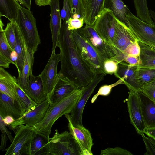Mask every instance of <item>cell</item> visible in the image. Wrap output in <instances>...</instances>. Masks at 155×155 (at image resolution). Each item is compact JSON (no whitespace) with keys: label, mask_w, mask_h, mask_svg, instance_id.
I'll return each mask as SVG.
<instances>
[{"label":"cell","mask_w":155,"mask_h":155,"mask_svg":"<svg viewBox=\"0 0 155 155\" xmlns=\"http://www.w3.org/2000/svg\"><path fill=\"white\" fill-rule=\"evenodd\" d=\"M57 47L60 49L61 62L58 73L68 78L79 89H83L92 81L95 75L79 53L65 20L62 24Z\"/></svg>","instance_id":"obj_1"},{"label":"cell","mask_w":155,"mask_h":155,"mask_svg":"<svg viewBox=\"0 0 155 155\" xmlns=\"http://www.w3.org/2000/svg\"><path fill=\"white\" fill-rule=\"evenodd\" d=\"M82 91L83 89H77L59 101L50 103L43 119L34 127L37 132L50 138L51 128L54 122L63 115L72 112L80 98Z\"/></svg>","instance_id":"obj_2"},{"label":"cell","mask_w":155,"mask_h":155,"mask_svg":"<svg viewBox=\"0 0 155 155\" xmlns=\"http://www.w3.org/2000/svg\"><path fill=\"white\" fill-rule=\"evenodd\" d=\"M71 33L79 53L92 72L95 75L105 74L104 61L87 38L83 28L71 30Z\"/></svg>","instance_id":"obj_3"},{"label":"cell","mask_w":155,"mask_h":155,"mask_svg":"<svg viewBox=\"0 0 155 155\" xmlns=\"http://www.w3.org/2000/svg\"><path fill=\"white\" fill-rule=\"evenodd\" d=\"M15 21L20 28L28 49L35 53L41 43V40L36 20L31 11L21 6Z\"/></svg>","instance_id":"obj_4"},{"label":"cell","mask_w":155,"mask_h":155,"mask_svg":"<svg viewBox=\"0 0 155 155\" xmlns=\"http://www.w3.org/2000/svg\"><path fill=\"white\" fill-rule=\"evenodd\" d=\"M81 155L79 146L71 134L57 130L49 142V155Z\"/></svg>","instance_id":"obj_5"},{"label":"cell","mask_w":155,"mask_h":155,"mask_svg":"<svg viewBox=\"0 0 155 155\" xmlns=\"http://www.w3.org/2000/svg\"><path fill=\"white\" fill-rule=\"evenodd\" d=\"M15 135L10 145L6 148L5 155H30L31 141L37 133L34 127L22 126L14 130Z\"/></svg>","instance_id":"obj_6"},{"label":"cell","mask_w":155,"mask_h":155,"mask_svg":"<svg viewBox=\"0 0 155 155\" xmlns=\"http://www.w3.org/2000/svg\"><path fill=\"white\" fill-rule=\"evenodd\" d=\"M126 16L128 27L137 41L155 48V24L144 22L131 12Z\"/></svg>","instance_id":"obj_7"},{"label":"cell","mask_w":155,"mask_h":155,"mask_svg":"<svg viewBox=\"0 0 155 155\" xmlns=\"http://www.w3.org/2000/svg\"><path fill=\"white\" fill-rule=\"evenodd\" d=\"M83 28L87 38L104 61L107 59H115L121 53L102 38L93 26L86 25Z\"/></svg>","instance_id":"obj_8"},{"label":"cell","mask_w":155,"mask_h":155,"mask_svg":"<svg viewBox=\"0 0 155 155\" xmlns=\"http://www.w3.org/2000/svg\"><path fill=\"white\" fill-rule=\"evenodd\" d=\"M60 61V54H56L55 50H52L47 64L40 74L45 92L48 98L52 94L58 81L59 74L57 71V66Z\"/></svg>","instance_id":"obj_9"},{"label":"cell","mask_w":155,"mask_h":155,"mask_svg":"<svg viewBox=\"0 0 155 155\" xmlns=\"http://www.w3.org/2000/svg\"><path fill=\"white\" fill-rule=\"evenodd\" d=\"M64 116L68 121L69 132L78 144L81 155H92L91 149L94 143L90 131L83 125L74 126L69 114Z\"/></svg>","instance_id":"obj_10"},{"label":"cell","mask_w":155,"mask_h":155,"mask_svg":"<svg viewBox=\"0 0 155 155\" xmlns=\"http://www.w3.org/2000/svg\"><path fill=\"white\" fill-rule=\"evenodd\" d=\"M115 23V17L111 11L104 8L93 26L98 35L107 43L113 46Z\"/></svg>","instance_id":"obj_11"},{"label":"cell","mask_w":155,"mask_h":155,"mask_svg":"<svg viewBox=\"0 0 155 155\" xmlns=\"http://www.w3.org/2000/svg\"><path fill=\"white\" fill-rule=\"evenodd\" d=\"M106 75L105 74L95 75L92 81L83 89L80 98L70 113L71 120L74 126L83 125L82 114L85 105L96 87L104 80Z\"/></svg>","instance_id":"obj_12"},{"label":"cell","mask_w":155,"mask_h":155,"mask_svg":"<svg viewBox=\"0 0 155 155\" xmlns=\"http://www.w3.org/2000/svg\"><path fill=\"white\" fill-rule=\"evenodd\" d=\"M127 99L128 110L131 124L137 133H144L146 127L142 115L140 102L138 92L129 89Z\"/></svg>","instance_id":"obj_13"},{"label":"cell","mask_w":155,"mask_h":155,"mask_svg":"<svg viewBox=\"0 0 155 155\" xmlns=\"http://www.w3.org/2000/svg\"><path fill=\"white\" fill-rule=\"evenodd\" d=\"M50 104L49 100L48 98L38 104L34 109L24 114L21 118L15 120L9 128L14 130L16 127L18 126L35 127L43 119Z\"/></svg>","instance_id":"obj_14"},{"label":"cell","mask_w":155,"mask_h":155,"mask_svg":"<svg viewBox=\"0 0 155 155\" xmlns=\"http://www.w3.org/2000/svg\"><path fill=\"white\" fill-rule=\"evenodd\" d=\"M115 32L113 45L122 52L137 39L130 29L115 17Z\"/></svg>","instance_id":"obj_15"},{"label":"cell","mask_w":155,"mask_h":155,"mask_svg":"<svg viewBox=\"0 0 155 155\" xmlns=\"http://www.w3.org/2000/svg\"><path fill=\"white\" fill-rule=\"evenodd\" d=\"M137 68V65L130 64L122 61L118 64L117 71L114 74L117 78L123 80V84L129 89L140 92L141 87L136 80Z\"/></svg>","instance_id":"obj_16"},{"label":"cell","mask_w":155,"mask_h":155,"mask_svg":"<svg viewBox=\"0 0 155 155\" xmlns=\"http://www.w3.org/2000/svg\"><path fill=\"white\" fill-rule=\"evenodd\" d=\"M58 74L56 85L52 94L48 98L51 103L59 101L78 89L77 86L68 78L61 73Z\"/></svg>","instance_id":"obj_17"},{"label":"cell","mask_w":155,"mask_h":155,"mask_svg":"<svg viewBox=\"0 0 155 155\" xmlns=\"http://www.w3.org/2000/svg\"><path fill=\"white\" fill-rule=\"evenodd\" d=\"M36 104H38L48 98L45 94L40 75L34 76L32 73L27 88L23 90Z\"/></svg>","instance_id":"obj_18"},{"label":"cell","mask_w":155,"mask_h":155,"mask_svg":"<svg viewBox=\"0 0 155 155\" xmlns=\"http://www.w3.org/2000/svg\"><path fill=\"white\" fill-rule=\"evenodd\" d=\"M49 5L50 7L49 25L52 36V50H55L57 47L58 38L62 25L59 0H52Z\"/></svg>","instance_id":"obj_19"},{"label":"cell","mask_w":155,"mask_h":155,"mask_svg":"<svg viewBox=\"0 0 155 155\" xmlns=\"http://www.w3.org/2000/svg\"><path fill=\"white\" fill-rule=\"evenodd\" d=\"M105 0H87L84 5V22L93 26L104 8Z\"/></svg>","instance_id":"obj_20"},{"label":"cell","mask_w":155,"mask_h":155,"mask_svg":"<svg viewBox=\"0 0 155 155\" xmlns=\"http://www.w3.org/2000/svg\"><path fill=\"white\" fill-rule=\"evenodd\" d=\"M7 115L16 120L21 117L23 114L15 100L0 92V116L4 118Z\"/></svg>","instance_id":"obj_21"},{"label":"cell","mask_w":155,"mask_h":155,"mask_svg":"<svg viewBox=\"0 0 155 155\" xmlns=\"http://www.w3.org/2000/svg\"><path fill=\"white\" fill-rule=\"evenodd\" d=\"M142 115L147 128L155 127V102L141 92H138Z\"/></svg>","instance_id":"obj_22"},{"label":"cell","mask_w":155,"mask_h":155,"mask_svg":"<svg viewBox=\"0 0 155 155\" xmlns=\"http://www.w3.org/2000/svg\"><path fill=\"white\" fill-rule=\"evenodd\" d=\"M17 79L9 73L0 67V92L5 94L16 101V87Z\"/></svg>","instance_id":"obj_23"},{"label":"cell","mask_w":155,"mask_h":155,"mask_svg":"<svg viewBox=\"0 0 155 155\" xmlns=\"http://www.w3.org/2000/svg\"><path fill=\"white\" fill-rule=\"evenodd\" d=\"M15 28L16 36L14 49V51L16 54L15 66L18 70L19 76L21 74L23 69L25 48L27 46L20 28L16 21Z\"/></svg>","instance_id":"obj_24"},{"label":"cell","mask_w":155,"mask_h":155,"mask_svg":"<svg viewBox=\"0 0 155 155\" xmlns=\"http://www.w3.org/2000/svg\"><path fill=\"white\" fill-rule=\"evenodd\" d=\"M35 53L30 51L27 47L25 48L24 66L21 74L18 76V84L23 89L27 87L30 75L32 73L33 66L34 63Z\"/></svg>","instance_id":"obj_25"},{"label":"cell","mask_w":155,"mask_h":155,"mask_svg":"<svg viewBox=\"0 0 155 155\" xmlns=\"http://www.w3.org/2000/svg\"><path fill=\"white\" fill-rule=\"evenodd\" d=\"M104 8L110 10L117 18L129 27L126 15L131 12L122 0H105Z\"/></svg>","instance_id":"obj_26"},{"label":"cell","mask_w":155,"mask_h":155,"mask_svg":"<svg viewBox=\"0 0 155 155\" xmlns=\"http://www.w3.org/2000/svg\"><path fill=\"white\" fill-rule=\"evenodd\" d=\"M50 139L37 132L31 142L30 155H49Z\"/></svg>","instance_id":"obj_27"},{"label":"cell","mask_w":155,"mask_h":155,"mask_svg":"<svg viewBox=\"0 0 155 155\" xmlns=\"http://www.w3.org/2000/svg\"><path fill=\"white\" fill-rule=\"evenodd\" d=\"M140 48V57L141 64L139 68H155V48L138 41Z\"/></svg>","instance_id":"obj_28"},{"label":"cell","mask_w":155,"mask_h":155,"mask_svg":"<svg viewBox=\"0 0 155 155\" xmlns=\"http://www.w3.org/2000/svg\"><path fill=\"white\" fill-rule=\"evenodd\" d=\"M16 0H0V16H4L10 21H15L21 6Z\"/></svg>","instance_id":"obj_29"},{"label":"cell","mask_w":155,"mask_h":155,"mask_svg":"<svg viewBox=\"0 0 155 155\" xmlns=\"http://www.w3.org/2000/svg\"><path fill=\"white\" fill-rule=\"evenodd\" d=\"M17 98L16 101L23 115L34 109L38 105L24 92L18 84L16 87Z\"/></svg>","instance_id":"obj_30"},{"label":"cell","mask_w":155,"mask_h":155,"mask_svg":"<svg viewBox=\"0 0 155 155\" xmlns=\"http://www.w3.org/2000/svg\"><path fill=\"white\" fill-rule=\"evenodd\" d=\"M136 80L141 88L144 85L155 82V68L138 67Z\"/></svg>","instance_id":"obj_31"},{"label":"cell","mask_w":155,"mask_h":155,"mask_svg":"<svg viewBox=\"0 0 155 155\" xmlns=\"http://www.w3.org/2000/svg\"><path fill=\"white\" fill-rule=\"evenodd\" d=\"M134 1L137 17L147 23L154 25L148 8L147 0H134Z\"/></svg>","instance_id":"obj_32"},{"label":"cell","mask_w":155,"mask_h":155,"mask_svg":"<svg viewBox=\"0 0 155 155\" xmlns=\"http://www.w3.org/2000/svg\"><path fill=\"white\" fill-rule=\"evenodd\" d=\"M0 52L13 61L12 54L15 51L7 40L4 32V29L0 30Z\"/></svg>","instance_id":"obj_33"},{"label":"cell","mask_w":155,"mask_h":155,"mask_svg":"<svg viewBox=\"0 0 155 155\" xmlns=\"http://www.w3.org/2000/svg\"><path fill=\"white\" fill-rule=\"evenodd\" d=\"M15 21H10L4 29L6 37L11 47L14 51L16 41L15 25Z\"/></svg>","instance_id":"obj_34"},{"label":"cell","mask_w":155,"mask_h":155,"mask_svg":"<svg viewBox=\"0 0 155 155\" xmlns=\"http://www.w3.org/2000/svg\"><path fill=\"white\" fill-rule=\"evenodd\" d=\"M69 7L71 17L75 13L79 14L84 18V5L82 0H67Z\"/></svg>","instance_id":"obj_35"},{"label":"cell","mask_w":155,"mask_h":155,"mask_svg":"<svg viewBox=\"0 0 155 155\" xmlns=\"http://www.w3.org/2000/svg\"><path fill=\"white\" fill-rule=\"evenodd\" d=\"M123 83V80L121 79H119V80L113 84L109 85H105L101 86L97 92L92 97L91 101V103H94L99 96H106L108 95L110 93L113 88L119 84Z\"/></svg>","instance_id":"obj_36"},{"label":"cell","mask_w":155,"mask_h":155,"mask_svg":"<svg viewBox=\"0 0 155 155\" xmlns=\"http://www.w3.org/2000/svg\"><path fill=\"white\" fill-rule=\"evenodd\" d=\"M141 135L146 149L145 155H155V138L149 134L147 135L148 136L147 137L144 133Z\"/></svg>","instance_id":"obj_37"},{"label":"cell","mask_w":155,"mask_h":155,"mask_svg":"<svg viewBox=\"0 0 155 155\" xmlns=\"http://www.w3.org/2000/svg\"><path fill=\"white\" fill-rule=\"evenodd\" d=\"M118 64L116 61L112 58L105 60L103 64L105 74H115L118 69Z\"/></svg>","instance_id":"obj_38"},{"label":"cell","mask_w":155,"mask_h":155,"mask_svg":"<svg viewBox=\"0 0 155 155\" xmlns=\"http://www.w3.org/2000/svg\"><path fill=\"white\" fill-rule=\"evenodd\" d=\"M101 155H133L130 151L120 147H108L101 151Z\"/></svg>","instance_id":"obj_39"},{"label":"cell","mask_w":155,"mask_h":155,"mask_svg":"<svg viewBox=\"0 0 155 155\" xmlns=\"http://www.w3.org/2000/svg\"><path fill=\"white\" fill-rule=\"evenodd\" d=\"M65 20L67 29L71 31L81 28L84 23V18L75 19L70 17Z\"/></svg>","instance_id":"obj_40"},{"label":"cell","mask_w":155,"mask_h":155,"mask_svg":"<svg viewBox=\"0 0 155 155\" xmlns=\"http://www.w3.org/2000/svg\"><path fill=\"white\" fill-rule=\"evenodd\" d=\"M140 92L155 102V84L154 82L143 86Z\"/></svg>","instance_id":"obj_41"},{"label":"cell","mask_w":155,"mask_h":155,"mask_svg":"<svg viewBox=\"0 0 155 155\" xmlns=\"http://www.w3.org/2000/svg\"><path fill=\"white\" fill-rule=\"evenodd\" d=\"M140 50V48L137 40L130 45L122 53L125 55L139 56Z\"/></svg>","instance_id":"obj_42"},{"label":"cell","mask_w":155,"mask_h":155,"mask_svg":"<svg viewBox=\"0 0 155 155\" xmlns=\"http://www.w3.org/2000/svg\"><path fill=\"white\" fill-rule=\"evenodd\" d=\"M124 61L127 63L132 65H138L141 64L140 55L137 56L125 55Z\"/></svg>","instance_id":"obj_43"},{"label":"cell","mask_w":155,"mask_h":155,"mask_svg":"<svg viewBox=\"0 0 155 155\" xmlns=\"http://www.w3.org/2000/svg\"><path fill=\"white\" fill-rule=\"evenodd\" d=\"M11 63L15 66V63L14 61L10 60L0 52V67L4 68H9Z\"/></svg>","instance_id":"obj_44"},{"label":"cell","mask_w":155,"mask_h":155,"mask_svg":"<svg viewBox=\"0 0 155 155\" xmlns=\"http://www.w3.org/2000/svg\"><path fill=\"white\" fill-rule=\"evenodd\" d=\"M2 118L3 117L1 116H0V130L2 133H5L6 134L10 142L12 143L14 138L12 137L11 132L7 128L6 125L3 121Z\"/></svg>","instance_id":"obj_45"},{"label":"cell","mask_w":155,"mask_h":155,"mask_svg":"<svg viewBox=\"0 0 155 155\" xmlns=\"http://www.w3.org/2000/svg\"><path fill=\"white\" fill-rule=\"evenodd\" d=\"M1 143L0 147V150L3 151L5 150V148L6 146V142L8 140L7 135L5 133H2Z\"/></svg>","instance_id":"obj_46"},{"label":"cell","mask_w":155,"mask_h":155,"mask_svg":"<svg viewBox=\"0 0 155 155\" xmlns=\"http://www.w3.org/2000/svg\"><path fill=\"white\" fill-rule=\"evenodd\" d=\"M2 120L6 126L9 127L14 122L15 119L12 116L7 115L3 118Z\"/></svg>","instance_id":"obj_47"},{"label":"cell","mask_w":155,"mask_h":155,"mask_svg":"<svg viewBox=\"0 0 155 155\" xmlns=\"http://www.w3.org/2000/svg\"><path fill=\"white\" fill-rule=\"evenodd\" d=\"M18 1L20 4L26 8L30 10L31 6L32 0H16Z\"/></svg>","instance_id":"obj_48"},{"label":"cell","mask_w":155,"mask_h":155,"mask_svg":"<svg viewBox=\"0 0 155 155\" xmlns=\"http://www.w3.org/2000/svg\"><path fill=\"white\" fill-rule=\"evenodd\" d=\"M52 0H35L36 4L39 6H45L50 5Z\"/></svg>","instance_id":"obj_49"},{"label":"cell","mask_w":155,"mask_h":155,"mask_svg":"<svg viewBox=\"0 0 155 155\" xmlns=\"http://www.w3.org/2000/svg\"><path fill=\"white\" fill-rule=\"evenodd\" d=\"M144 133L149 134L155 138V127L152 128H147Z\"/></svg>","instance_id":"obj_50"},{"label":"cell","mask_w":155,"mask_h":155,"mask_svg":"<svg viewBox=\"0 0 155 155\" xmlns=\"http://www.w3.org/2000/svg\"><path fill=\"white\" fill-rule=\"evenodd\" d=\"M67 15V9L63 8L60 12V15L61 20H64L66 18Z\"/></svg>","instance_id":"obj_51"},{"label":"cell","mask_w":155,"mask_h":155,"mask_svg":"<svg viewBox=\"0 0 155 155\" xmlns=\"http://www.w3.org/2000/svg\"><path fill=\"white\" fill-rule=\"evenodd\" d=\"M150 16L153 19V21L155 24V12L154 11L151 10H149Z\"/></svg>","instance_id":"obj_52"},{"label":"cell","mask_w":155,"mask_h":155,"mask_svg":"<svg viewBox=\"0 0 155 155\" xmlns=\"http://www.w3.org/2000/svg\"><path fill=\"white\" fill-rule=\"evenodd\" d=\"M71 17L73 18H81V15L78 14V13H75Z\"/></svg>","instance_id":"obj_53"},{"label":"cell","mask_w":155,"mask_h":155,"mask_svg":"<svg viewBox=\"0 0 155 155\" xmlns=\"http://www.w3.org/2000/svg\"><path fill=\"white\" fill-rule=\"evenodd\" d=\"M84 5L87 0H82Z\"/></svg>","instance_id":"obj_54"},{"label":"cell","mask_w":155,"mask_h":155,"mask_svg":"<svg viewBox=\"0 0 155 155\" xmlns=\"http://www.w3.org/2000/svg\"><path fill=\"white\" fill-rule=\"evenodd\" d=\"M67 2V0H63V4H65Z\"/></svg>","instance_id":"obj_55"},{"label":"cell","mask_w":155,"mask_h":155,"mask_svg":"<svg viewBox=\"0 0 155 155\" xmlns=\"http://www.w3.org/2000/svg\"><path fill=\"white\" fill-rule=\"evenodd\" d=\"M154 84H155V82H154Z\"/></svg>","instance_id":"obj_56"}]
</instances>
